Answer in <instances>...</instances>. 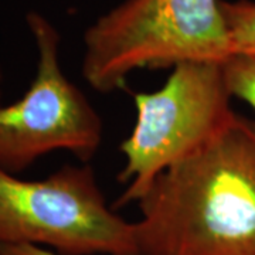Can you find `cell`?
Listing matches in <instances>:
<instances>
[{
  "label": "cell",
  "instance_id": "obj_1",
  "mask_svg": "<svg viewBox=\"0 0 255 255\" xmlns=\"http://www.w3.org/2000/svg\"><path fill=\"white\" fill-rule=\"evenodd\" d=\"M137 206V255H255L254 121L234 112Z\"/></svg>",
  "mask_w": 255,
  "mask_h": 255
},
{
  "label": "cell",
  "instance_id": "obj_9",
  "mask_svg": "<svg viewBox=\"0 0 255 255\" xmlns=\"http://www.w3.org/2000/svg\"><path fill=\"white\" fill-rule=\"evenodd\" d=\"M1 95H3V71L0 67V104H1Z\"/></svg>",
  "mask_w": 255,
  "mask_h": 255
},
{
  "label": "cell",
  "instance_id": "obj_2",
  "mask_svg": "<svg viewBox=\"0 0 255 255\" xmlns=\"http://www.w3.org/2000/svg\"><path fill=\"white\" fill-rule=\"evenodd\" d=\"M84 44L82 77L102 94L137 70L231 57L221 0H125L87 28Z\"/></svg>",
  "mask_w": 255,
  "mask_h": 255
},
{
  "label": "cell",
  "instance_id": "obj_3",
  "mask_svg": "<svg viewBox=\"0 0 255 255\" xmlns=\"http://www.w3.org/2000/svg\"><path fill=\"white\" fill-rule=\"evenodd\" d=\"M37 246L61 255H137L135 224L108 206L88 164L40 180L0 167V247Z\"/></svg>",
  "mask_w": 255,
  "mask_h": 255
},
{
  "label": "cell",
  "instance_id": "obj_8",
  "mask_svg": "<svg viewBox=\"0 0 255 255\" xmlns=\"http://www.w3.org/2000/svg\"><path fill=\"white\" fill-rule=\"evenodd\" d=\"M0 255H61L51 250L37 246H3Z\"/></svg>",
  "mask_w": 255,
  "mask_h": 255
},
{
  "label": "cell",
  "instance_id": "obj_5",
  "mask_svg": "<svg viewBox=\"0 0 255 255\" xmlns=\"http://www.w3.org/2000/svg\"><path fill=\"white\" fill-rule=\"evenodd\" d=\"M26 21L37 48L36 74L20 100L0 104V167L17 174L55 150L87 163L102 142V119L64 74L58 30L37 11Z\"/></svg>",
  "mask_w": 255,
  "mask_h": 255
},
{
  "label": "cell",
  "instance_id": "obj_7",
  "mask_svg": "<svg viewBox=\"0 0 255 255\" xmlns=\"http://www.w3.org/2000/svg\"><path fill=\"white\" fill-rule=\"evenodd\" d=\"M224 75L231 97L255 111V55H231L224 61Z\"/></svg>",
  "mask_w": 255,
  "mask_h": 255
},
{
  "label": "cell",
  "instance_id": "obj_6",
  "mask_svg": "<svg viewBox=\"0 0 255 255\" xmlns=\"http://www.w3.org/2000/svg\"><path fill=\"white\" fill-rule=\"evenodd\" d=\"M221 10L227 23L231 55H255V1L221 0Z\"/></svg>",
  "mask_w": 255,
  "mask_h": 255
},
{
  "label": "cell",
  "instance_id": "obj_4",
  "mask_svg": "<svg viewBox=\"0 0 255 255\" xmlns=\"http://www.w3.org/2000/svg\"><path fill=\"white\" fill-rule=\"evenodd\" d=\"M231 98L216 61L177 64L159 90L135 94L136 121L121 143L127 187L115 207L137 203L159 174L209 142L233 117Z\"/></svg>",
  "mask_w": 255,
  "mask_h": 255
}]
</instances>
